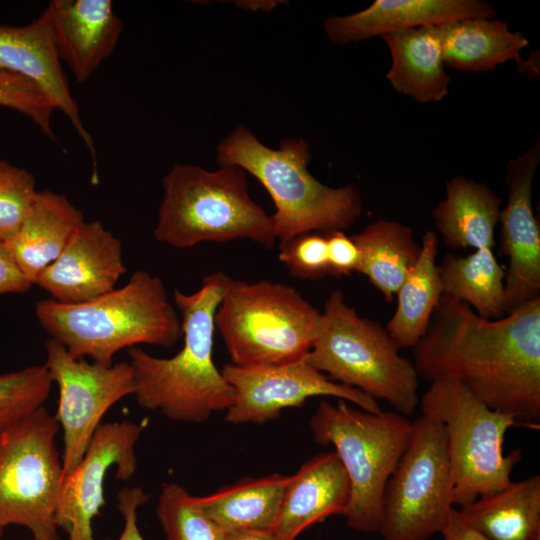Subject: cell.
Wrapping results in <instances>:
<instances>
[{
	"label": "cell",
	"instance_id": "34",
	"mask_svg": "<svg viewBox=\"0 0 540 540\" xmlns=\"http://www.w3.org/2000/svg\"><path fill=\"white\" fill-rule=\"evenodd\" d=\"M278 259L295 278L316 280L328 275L325 234L305 233L279 243Z\"/></svg>",
	"mask_w": 540,
	"mask_h": 540
},
{
	"label": "cell",
	"instance_id": "9",
	"mask_svg": "<svg viewBox=\"0 0 540 540\" xmlns=\"http://www.w3.org/2000/svg\"><path fill=\"white\" fill-rule=\"evenodd\" d=\"M422 414L440 421L446 431L453 476L454 504L460 506L511 483L521 449L505 455L506 432L517 420L488 407L455 381H435L419 401Z\"/></svg>",
	"mask_w": 540,
	"mask_h": 540
},
{
	"label": "cell",
	"instance_id": "17",
	"mask_svg": "<svg viewBox=\"0 0 540 540\" xmlns=\"http://www.w3.org/2000/svg\"><path fill=\"white\" fill-rule=\"evenodd\" d=\"M0 71L22 75L45 91L56 108L70 120L89 150L95 168L93 138L84 127L78 105L71 95L45 10L27 25H0Z\"/></svg>",
	"mask_w": 540,
	"mask_h": 540
},
{
	"label": "cell",
	"instance_id": "23",
	"mask_svg": "<svg viewBox=\"0 0 540 540\" xmlns=\"http://www.w3.org/2000/svg\"><path fill=\"white\" fill-rule=\"evenodd\" d=\"M391 55L386 74L400 94L420 103L439 102L449 93L439 25H426L381 36Z\"/></svg>",
	"mask_w": 540,
	"mask_h": 540
},
{
	"label": "cell",
	"instance_id": "26",
	"mask_svg": "<svg viewBox=\"0 0 540 540\" xmlns=\"http://www.w3.org/2000/svg\"><path fill=\"white\" fill-rule=\"evenodd\" d=\"M288 476L244 478L206 496H195L201 510L226 533L272 531L276 525Z\"/></svg>",
	"mask_w": 540,
	"mask_h": 540
},
{
	"label": "cell",
	"instance_id": "30",
	"mask_svg": "<svg viewBox=\"0 0 540 540\" xmlns=\"http://www.w3.org/2000/svg\"><path fill=\"white\" fill-rule=\"evenodd\" d=\"M156 513L166 540H227V533L201 510L195 496L177 483L163 485Z\"/></svg>",
	"mask_w": 540,
	"mask_h": 540
},
{
	"label": "cell",
	"instance_id": "24",
	"mask_svg": "<svg viewBox=\"0 0 540 540\" xmlns=\"http://www.w3.org/2000/svg\"><path fill=\"white\" fill-rule=\"evenodd\" d=\"M501 198L482 182L456 176L432 211L436 234L451 249L492 248Z\"/></svg>",
	"mask_w": 540,
	"mask_h": 540
},
{
	"label": "cell",
	"instance_id": "6",
	"mask_svg": "<svg viewBox=\"0 0 540 540\" xmlns=\"http://www.w3.org/2000/svg\"><path fill=\"white\" fill-rule=\"evenodd\" d=\"M214 323L232 364L261 367L304 359L326 317L292 286L229 276Z\"/></svg>",
	"mask_w": 540,
	"mask_h": 540
},
{
	"label": "cell",
	"instance_id": "31",
	"mask_svg": "<svg viewBox=\"0 0 540 540\" xmlns=\"http://www.w3.org/2000/svg\"><path fill=\"white\" fill-rule=\"evenodd\" d=\"M52 383L44 364L1 374L0 435L44 406Z\"/></svg>",
	"mask_w": 540,
	"mask_h": 540
},
{
	"label": "cell",
	"instance_id": "19",
	"mask_svg": "<svg viewBox=\"0 0 540 540\" xmlns=\"http://www.w3.org/2000/svg\"><path fill=\"white\" fill-rule=\"evenodd\" d=\"M45 11L60 60L85 82L113 52L123 21L110 0H52Z\"/></svg>",
	"mask_w": 540,
	"mask_h": 540
},
{
	"label": "cell",
	"instance_id": "1",
	"mask_svg": "<svg viewBox=\"0 0 540 540\" xmlns=\"http://www.w3.org/2000/svg\"><path fill=\"white\" fill-rule=\"evenodd\" d=\"M413 349L419 377L455 381L517 421L540 418V298L498 319L442 295Z\"/></svg>",
	"mask_w": 540,
	"mask_h": 540
},
{
	"label": "cell",
	"instance_id": "5",
	"mask_svg": "<svg viewBox=\"0 0 540 540\" xmlns=\"http://www.w3.org/2000/svg\"><path fill=\"white\" fill-rule=\"evenodd\" d=\"M163 195L153 230L156 241L174 248L202 242L248 239L272 248V216L249 194L246 172L238 166L208 171L176 164L163 177Z\"/></svg>",
	"mask_w": 540,
	"mask_h": 540
},
{
	"label": "cell",
	"instance_id": "38",
	"mask_svg": "<svg viewBox=\"0 0 540 540\" xmlns=\"http://www.w3.org/2000/svg\"><path fill=\"white\" fill-rule=\"evenodd\" d=\"M440 534L443 540H490L471 526L455 508Z\"/></svg>",
	"mask_w": 540,
	"mask_h": 540
},
{
	"label": "cell",
	"instance_id": "33",
	"mask_svg": "<svg viewBox=\"0 0 540 540\" xmlns=\"http://www.w3.org/2000/svg\"><path fill=\"white\" fill-rule=\"evenodd\" d=\"M0 106L29 117L44 135L56 141L51 117L57 108L45 91L30 79L13 72L0 71Z\"/></svg>",
	"mask_w": 540,
	"mask_h": 540
},
{
	"label": "cell",
	"instance_id": "2",
	"mask_svg": "<svg viewBox=\"0 0 540 540\" xmlns=\"http://www.w3.org/2000/svg\"><path fill=\"white\" fill-rule=\"evenodd\" d=\"M228 277L217 271L204 277L201 287L191 294L174 291L183 336L177 354L160 358L136 346L128 348L133 395L140 407L159 410L174 421L201 423L233 404L234 390L212 356L214 316Z\"/></svg>",
	"mask_w": 540,
	"mask_h": 540
},
{
	"label": "cell",
	"instance_id": "28",
	"mask_svg": "<svg viewBox=\"0 0 540 540\" xmlns=\"http://www.w3.org/2000/svg\"><path fill=\"white\" fill-rule=\"evenodd\" d=\"M360 252L358 273L391 302L420 255L412 228L395 220L378 219L351 236Z\"/></svg>",
	"mask_w": 540,
	"mask_h": 540
},
{
	"label": "cell",
	"instance_id": "13",
	"mask_svg": "<svg viewBox=\"0 0 540 540\" xmlns=\"http://www.w3.org/2000/svg\"><path fill=\"white\" fill-rule=\"evenodd\" d=\"M221 373L235 393L225 420L232 424H263L280 415L285 408L299 407L308 398L330 396L349 401L361 410L380 413L373 398L360 390L333 381L305 359L261 367L224 365Z\"/></svg>",
	"mask_w": 540,
	"mask_h": 540
},
{
	"label": "cell",
	"instance_id": "11",
	"mask_svg": "<svg viewBox=\"0 0 540 540\" xmlns=\"http://www.w3.org/2000/svg\"><path fill=\"white\" fill-rule=\"evenodd\" d=\"M59 423L44 406L0 442V528L23 526L34 540H60L55 521L63 480L55 437Z\"/></svg>",
	"mask_w": 540,
	"mask_h": 540
},
{
	"label": "cell",
	"instance_id": "10",
	"mask_svg": "<svg viewBox=\"0 0 540 540\" xmlns=\"http://www.w3.org/2000/svg\"><path fill=\"white\" fill-rule=\"evenodd\" d=\"M453 489L445 428L422 414L412 421L384 487L378 530L383 540H428L441 533L454 508Z\"/></svg>",
	"mask_w": 540,
	"mask_h": 540
},
{
	"label": "cell",
	"instance_id": "4",
	"mask_svg": "<svg viewBox=\"0 0 540 540\" xmlns=\"http://www.w3.org/2000/svg\"><path fill=\"white\" fill-rule=\"evenodd\" d=\"M310 160L306 140L284 139L277 148H269L244 125H238L216 146L219 166L242 168L271 196L279 243L305 233L345 231L362 214L359 189L321 183L308 170Z\"/></svg>",
	"mask_w": 540,
	"mask_h": 540
},
{
	"label": "cell",
	"instance_id": "20",
	"mask_svg": "<svg viewBox=\"0 0 540 540\" xmlns=\"http://www.w3.org/2000/svg\"><path fill=\"white\" fill-rule=\"evenodd\" d=\"M349 498V480L336 452L317 454L288 476L272 531L278 540H295L325 518L342 515Z\"/></svg>",
	"mask_w": 540,
	"mask_h": 540
},
{
	"label": "cell",
	"instance_id": "36",
	"mask_svg": "<svg viewBox=\"0 0 540 540\" xmlns=\"http://www.w3.org/2000/svg\"><path fill=\"white\" fill-rule=\"evenodd\" d=\"M149 495L140 487H124L118 493V509L124 525L117 540H144L137 525V509L145 504Z\"/></svg>",
	"mask_w": 540,
	"mask_h": 540
},
{
	"label": "cell",
	"instance_id": "7",
	"mask_svg": "<svg viewBox=\"0 0 540 540\" xmlns=\"http://www.w3.org/2000/svg\"><path fill=\"white\" fill-rule=\"evenodd\" d=\"M323 312L325 328L305 361L333 381L411 415L420 401L419 376L386 328L359 315L340 290L330 293Z\"/></svg>",
	"mask_w": 540,
	"mask_h": 540
},
{
	"label": "cell",
	"instance_id": "37",
	"mask_svg": "<svg viewBox=\"0 0 540 540\" xmlns=\"http://www.w3.org/2000/svg\"><path fill=\"white\" fill-rule=\"evenodd\" d=\"M32 286L4 242L0 241V295L22 294L29 291Z\"/></svg>",
	"mask_w": 540,
	"mask_h": 540
},
{
	"label": "cell",
	"instance_id": "8",
	"mask_svg": "<svg viewBox=\"0 0 540 540\" xmlns=\"http://www.w3.org/2000/svg\"><path fill=\"white\" fill-rule=\"evenodd\" d=\"M317 443L333 445L350 484L342 514L354 530L378 532L385 484L406 447L412 421L395 411L370 413L321 400L310 422Z\"/></svg>",
	"mask_w": 540,
	"mask_h": 540
},
{
	"label": "cell",
	"instance_id": "18",
	"mask_svg": "<svg viewBox=\"0 0 540 540\" xmlns=\"http://www.w3.org/2000/svg\"><path fill=\"white\" fill-rule=\"evenodd\" d=\"M495 15L484 0H376L359 12L326 18L323 27L333 43L345 45L395 31Z\"/></svg>",
	"mask_w": 540,
	"mask_h": 540
},
{
	"label": "cell",
	"instance_id": "39",
	"mask_svg": "<svg viewBox=\"0 0 540 540\" xmlns=\"http://www.w3.org/2000/svg\"><path fill=\"white\" fill-rule=\"evenodd\" d=\"M227 540H278L273 531L239 530L227 533Z\"/></svg>",
	"mask_w": 540,
	"mask_h": 540
},
{
	"label": "cell",
	"instance_id": "22",
	"mask_svg": "<svg viewBox=\"0 0 540 540\" xmlns=\"http://www.w3.org/2000/svg\"><path fill=\"white\" fill-rule=\"evenodd\" d=\"M445 66L458 71L487 72L508 61L519 71L537 77L536 59L525 61L520 52L529 44L521 32L494 17L460 19L439 25Z\"/></svg>",
	"mask_w": 540,
	"mask_h": 540
},
{
	"label": "cell",
	"instance_id": "27",
	"mask_svg": "<svg viewBox=\"0 0 540 540\" xmlns=\"http://www.w3.org/2000/svg\"><path fill=\"white\" fill-rule=\"evenodd\" d=\"M438 243L435 231L423 234L418 260L396 292V308L385 328L400 348H413L426 333L443 295L436 264Z\"/></svg>",
	"mask_w": 540,
	"mask_h": 540
},
{
	"label": "cell",
	"instance_id": "12",
	"mask_svg": "<svg viewBox=\"0 0 540 540\" xmlns=\"http://www.w3.org/2000/svg\"><path fill=\"white\" fill-rule=\"evenodd\" d=\"M45 366L59 391L56 419L64 435L63 478L81 461L105 413L122 398L133 395L129 362L105 366L69 354L58 341L44 342Z\"/></svg>",
	"mask_w": 540,
	"mask_h": 540
},
{
	"label": "cell",
	"instance_id": "21",
	"mask_svg": "<svg viewBox=\"0 0 540 540\" xmlns=\"http://www.w3.org/2000/svg\"><path fill=\"white\" fill-rule=\"evenodd\" d=\"M84 221L82 211L64 194L49 189L37 190L17 232L4 244L34 285Z\"/></svg>",
	"mask_w": 540,
	"mask_h": 540
},
{
	"label": "cell",
	"instance_id": "15",
	"mask_svg": "<svg viewBox=\"0 0 540 540\" xmlns=\"http://www.w3.org/2000/svg\"><path fill=\"white\" fill-rule=\"evenodd\" d=\"M540 142L506 164L507 202L500 211V249L508 257L505 313L540 298V229L532 206Z\"/></svg>",
	"mask_w": 540,
	"mask_h": 540
},
{
	"label": "cell",
	"instance_id": "14",
	"mask_svg": "<svg viewBox=\"0 0 540 540\" xmlns=\"http://www.w3.org/2000/svg\"><path fill=\"white\" fill-rule=\"evenodd\" d=\"M141 433L140 425L126 420L97 427L81 461L64 476L60 487L55 521L67 532L68 540H98L92 521L105 504L104 479L112 466H116V479L132 477Z\"/></svg>",
	"mask_w": 540,
	"mask_h": 540
},
{
	"label": "cell",
	"instance_id": "41",
	"mask_svg": "<svg viewBox=\"0 0 540 540\" xmlns=\"http://www.w3.org/2000/svg\"><path fill=\"white\" fill-rule=\"evenodd\" d=\"M2 437H3V434H2V435H0V442H1V440H2Z\"/></svg>",
	"mask_w": 540,
	"mask_h": 540
},
{
	"label": "cell",
	"instance_id": "16",
	"mask_svg": "<svg viewBox=\"0 0 540 540\" xmlns=\"http://www.w3.org/2000/svg\"><path fill=\"white\" fill-rule=\"evenodd\" d=\"M125 271L121 241L101 221H84L34 285L60 303L80 304L115 289Z\"/></svg>",
	"mask_w": 540,
	"mask_h": 540
},
{
	"label": "cell",
	"instance_id": "40",
	"mask_svg": "<svg viewBox=\"0 0 540 540\" xmlns=\"http://www.w3.org/2000/svg\"><path fill=\"white\" fill-rule=\"evenodd\" d=\"M2 534H3V529L0 528V540H1V538H2Z\"/></svg>",
	"mask_w": 540,
	"mask_h": 540
},
{
	"label": "cell",
	"instance_id": "25",
	"mask_svg": "<svg viewBox=\"0 0 540 540\" xmlns=\"http://www.w3.org/2000/svg\"><path fill=\"white\" fill-rule=\"evenodd\" d=\"M459 512L490 540H540V476L511 481L460 506Z\"/></svg>",
	"mask_w": 540,
	"mask_h": 540
},
{
	"label": "cell",
	"instance_id": "35",
	"mask_svg": "<svg viewBox=\"0 0 540 540\" xmlns=\"http://www.w3.org/2000/svg\"><path fill=\"white\" fill-rule=\"evenodd\" d=\"M327 241L328 275L333 277L348 276L358 272L360 252L351 236L344 231H332L325 234Z\"/></svg>",
	"mask_w": 540,
	"mask_h": 540
},
{
	"label": "cell",
	"instance_id": "3",
	"mask_svg": "<svg viewBox=\"0 0 540 540\" xmlns=\"http://www.w3.org/2000/svg\"><path fill=\"white\" fill-rule=\"evenodd\" d=\"M35 315L50 338L75 358L91 357L105 366L114 355L138 344L173 346L181 321L162 280L138 270L121 288L80 304L52 298L35 304Z\"/></svg>",
	"mask_w": 540,
	"mask_h": 540
},
{
	"label": "cell",
	"instance_id": "29",
	"mask_svg": "<svg viewBox=\"0 0 540 540\" xmlns=\"http://www.w3.org/2000/svg\"><path fill=\"white\" fill-rule=\"evenodd\" d=\"M438 271L443 295L469 305L479 316L498 319L505 313V270L492 248L466 256L447 253Z\"/></svg>",
	"mask_w": 540,
	"mask_h": 540
},
{
	"label": "cell",
	"instance_id": "32",
	"mask_svg": "<svg viewBox=\"0 0 540 540\" xmlns=\"http://www.w3.org/2000/svg\"><path fill=\"white\" fill-rule=\"evenodd\" d=\"M37 192L32 173L0 160V241L14 236Z\"/></svg>",
	"mask_w": 540,
	"mask_h": 540
}]
</instances>
